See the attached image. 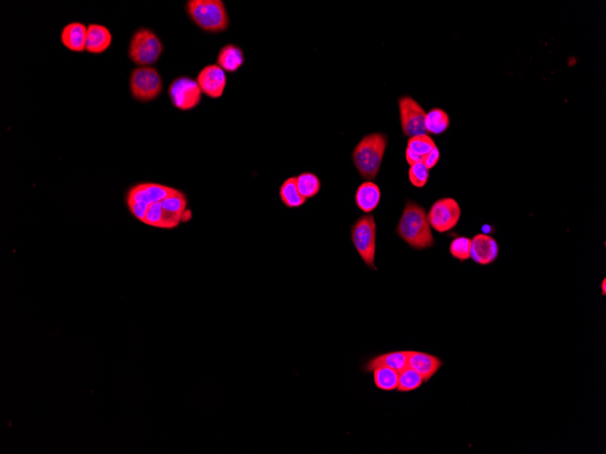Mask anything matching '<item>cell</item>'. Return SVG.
Here are the masks:
<instances>
[{"instance_id": "cell-18", "label": "cell", "mask_w": 606, "mask_h": 454, "mask_svg": "<svg viewBox=\"0 0 606 454\" xmlns=\"http://www.w3.org/2000/svg\"><path fill=\"white\" fill-rule=\"evenodd\" d=\"M280 197L281 201L288 208L301 207L307 201L299 192L296 177H290L281 184Z\"/></svg>"}, {"instance_id": "cell-20", "label": "cell", "mask_w": 606, "mask_h": 454, "mask_svg": "<svg viewBox=\"0 0 606 454\" xmlns=\"http://www.w3.org/2000/svg\"><path fill=\"white\" fill-rule=\"evenodd\" d=\"M373 378L379 390L393 391L399 385L400 373L391 368L377 367L373 370Z\"/></svg>"}, {"instance_id": "cell-25", "label": "cell", "mask_w": 606, "mask_h": 454, "mask_svg": "<svg viewBox=\"0 0 606 454\" xmlns=\"http://www.w3.org/2000/svg\"><path fill=\"white\" fill-rule=\"evenodd\" d=\"M143 185L146 197H148L151 204L161 202L167 196H169L171 193L176 191V189L172 188V187L165 186L163 184L143 183Z\"/></svg>"}, {"instance_id": "cell-27", "label": "cell", "mask_w": 606, "mask_h": 454, "mask_svg": "<svg viewBox=\"0 0 606 454\" xmlns=\"http://www.w3.org/2000/svg\"><path fill=\"white\" fill-rule=\"evenodd\" d=\"M428 178H430V170L425 166L423 162H418V164L410 166L409 179L412 185L418 187V188H422V187L426 185L428 182Z\"/></svg>"}, {"instance_id": "cell-8", "label": "cell", "mask_w": 606, "mask_h": 454, "mask_svg": "<svg viewBox=\"0 0 606 454\" xmlns=\"http://www.w3.org/2000/svg\"><path fill=\"white\" fill-rule=\"evenodd\" d=\"M399 109L404 136L413 137L428 134L425 127L427 113L414 98L400 97Z\"/></svg>"}, {"instance_id": "cell-7", "label": "cell", "mask_w": 606, "mask_h": 454, "mask_svg": "<svg viewBox=\"0 0 606 454\" xmlns=\"http://www.w3.org/2000/svg\"><path fill=\"white\" fill-rule=\"evenodd\" d=\"M461 216V208L458 201L453 198L437 199L428 213V220L431 228L437 232L451 231L458 225Z\"/></svg>"}, {"instance_id": "cell-16", "label": "cell", "mask_w": 606, "mask_h": 454, "mask_svg": "<svg viewBox=\"0 0 606 454\" xmlns=\"http://www.w3.org/2000/svg\"><path fill=\"white\" fill-rule=\"evenodd\" d=\"M87 27L84 24L73 22L66 24L61 33V42L73 52L85 50Z\"/></svg>"}, {"instance_id": "cell-15", "label": "cell", "mask_w": 606, "mask_h": 454, "mask_svg": "<svg viewBox=\"0 0 606 454\" xmlns=\"http://www.w3.org/2000/svg\"><path fill=\"white\" fill-rule=\"evenodd\" d=\"M381 198V189L377 184L370 180L361 184L355 194L357 206L365 213H372L377 208Z\"/></svg>"}, {"instance_id": "cell-2", "label": "cell", "mask_w": 606, "mask_h": 454, "mask_svg": "<svg viewBox=\"0 0 606 454\" xmlns=\"http://www.w3.org/2000/svg\"><path fill=\"white\" fill-rule=\"evenodd\" d=\"M387 143L388 138L385 134L373 133L364 136L355 147L353 164L364 179L372 180L377 178Z\"/></svg>"}, {"instance_id": "cell-17", "label": "cell", "mask_w": 606, "mask_h": 454, "mask_svg": "<svg viewBox=\"0 0 606 454\" xmlns=\"http://www.w3.org/2000/svg\"><path fill=\"white\" fill-rule=\"evenodd\" d=\"M217 63L225 71L237 72L244 63V52L237 45H226L220 50Z\"/></svg>"}, {"instance_id": "cell-32", "label": "cell", "mask_w": 606, "mask_h": 454, "mask_svg": "<svg viewBox=\"0 0 606 454\" xmlns=\"http://www.w3.org/2000/svg\"><path fill=\"white\" fill-rule=\"evenodd\" d=\"M601 288H602L603 295L605 296V293H606V279L605 278H604V281H603V282H602Z\"/></svg>"}, {"instance_id": "cell-14", "label": "cell", "mask_w": 606, "mask_h": 454, "mask_svg": "<svg viewBox=\"0 0 606 454\" xmlns=\"http://www.w3.org/2000/svg\"><path fill=\"white\" fill-rule=\"evenodd\" d=\"M112 35L102 24H90L87 27L85 51L91 54H102L112 44Z\"/></svg>"}, {"instance_id": "cell-29", "label": "cell", "mask_w": 606, "mask_h": 454, "mask_svg": "<svg viewBox=\"0 0 606 454\" xmlns=\"http://www.w3.org/2000/svg\"><path fill=\"white\" fill-rule=\"evenodd\" d=\"M439 150L436 147V148L433 149L432 151L428 152V155H424L423 157H422V162H423V164L428 169V170H430V169L436 166L437 162L439 161Z\"/></svg>"}, {"instance_id": "cell-28", "label": "cell", "mask_w": 606, "mask_h": 454, "mask_svg": "<svg viewBox=\"0 0 606 454\" xmlns=\"http://www.w3.org/2000/svg\"><path fill=\"white\" fill-rule=\"evenodd\" d=\"M164 208L161 202L150 205L143 222L154 228L163 229Z\"/></svg>"}, {"instance_id": "cell-6", "label": "cell", "mask_w": 606, "mask_h": 454, "mask_svg": "<svg viewBox=\"0 0 606 454\" xmlns=\"http://www.w3.org/2000/svg\"><path fill=\"white\" fill-rule=\"evenodd\" d=\"M130 90L134 99L141 102L155 99L163 91L160 73L155 67H137L130 76Z\"/></svg>"}, {"instance_id": "cell-11", "label": "cell", "mask_w": 606, "mask_h": 454, "mask_svg": "<svg viewBox=\"0 0 606 454\" xmlns=\"http://www.w3.org/2000/svg\"><path fill=\"white\" fill-rule=\"evenodd\" d=\"M500 247L491 236L477 234L471 239L470 257L482 266L489 265L498 259Z\"/></svg>"}, {"instance_id": "cell-5", "label": "cell", "mask_w": 606, "mask_h": 454, "mask_svg": "<svg viewBox=\"0 0 606 454\" xmlns=\"http://www.w3.org/2000/svg\"><path fill=\"white\" fill-rule=\"evenodd\" d=\"M163 49V44L155 33L143 27L132 36L128 55L132 62L148 66L157 62Z\"/></svg>"}, {"instance_id": "cell-21", "label": "cell", "mask_w": 606, "mask_h": 454, "mask_svg": "<svg viewBox=\"0 0 606 454\" xmlns=\"http://www.w3.org/2000/svg\"><path fill=\"white\" fill-rule=\"evenodd\" d=\"M297 187L306 199L315 197L320 192L321 183L319 177L311 173H303L296 177Z\"/></svg>"}, {"instance_id": "cell-4", "label": "cell", "mask_w": 606, "mask_h": 454, "mask_svg": "<svg viewBox=\"0 0 606 454\" xmlns=\"http://www.w3.org/2000/svg\"><path fill=\"white\" fill-rule=\"evenodd\" d=\"M377 226L372 214L359 218L351 227V241L361 259L369 268L376 269Z\"/></svg>"}, {"instance_id": "cell-12", "label": "cell", "mask_w": 606, "mask_h": 454, "mask_svg": "<svg viewBox=\"0 0 606 454\" xmlns=\"http://www.w3.org/2000/svg\"><path fill=\"white\" fill-rule=\"evenodd\" d=\"M443 366L442 359L427 353L409 351V367L423 377L428 382Z\"/></svg>"}, {"instance_id": "cell-24", "label": "cell", "mask_w": 606, "mask_h": 454, "mask_svg": "<svg viewBox=\"0 0 606 454\" xmlns=\"http://www.w3.org/2000/svg\"><path fill=\"white\" fill-rule=\"evenodd\" d=\"M436 147V143H435L432 138L428 136V134H426L410 137L407 148L415 152L416 155L423 157L424 155H428V152L432 151Z\"/></svg>"}, {"instance_id": "cell-31", "label": "cell", "mask_w": 606, "mask_h": 454, "mask_svg": "<svg viewBox=\"0 0 606 454\" xmlns=\"http://www.w3.org/2000/svg\"><path fill=\"white\" fill-rule=\"evenodd\" d=\"M491 229H492L491 226L485 225V226H483L482 231L484 232V234L488 235L489 233L491 232Z\"/></svg>"}, {"instance_id": "cell-19", "label": "cell", "mask_w": 606, "mask_h": 454, "mask_svg": "<svg viewBox=\"0 0 606 454\" xmlns=\"http://www.w3.org/2000/svg\"><path fill=\"white\" fill-rule=\"evenodd\" d=\"M451 125V119L446 112L440 108H434L427 113L425 120V127L427 133L431 134H442L448 130Z\"/></svg>"}, {"instance_id": "cell-23", "label": "cell", "mask_w": 606, "mask_h": 454, "mask_svg": "<svg viewBox=\"0 0 606 454\" xmlns=\"http://www.w3.org/2000/svg\"><path fill=\"white\" fill-rule=\"evenodd\" d=\"M425 380L418 372L412 368L407 367L405 370L400 373L399 385L397 390L400 392H409L421 388Z\"/></svg>"}, {"instance_id": "cell-10", "label": "cell", "mask_w": 606, "mask_h": 454, "mask_svg": "<svg viewBox=\"0 0 606 454\" xmlns=\"http://www.w3.org/2000/svg\"><path fill=\"white\" fill-rule=\"evenodd\" d=\"M226 75L225 70L221 69L218 64H210L205 66L197 76V83L201 91L206 96L213 98H220L223 96L226 87Z\"/></svg>"}, {"instance_id": "cell-13", "label": "cell", "mask_w": 606, "mask_h": 454, "mask_svg": "<svg viewBox=\"0 0 606 454\" xmlns=\"http://www.w3.org/2000/svg\"><path fill=\"white\" fill-rule=\"evenodd\" d=\"M409 351H396L379 355L367 362L364 371L370 373L377 367H385L400 373L409 367Z\"/></svg>"}, {"instance_id": "cell-1", "label": "cell", "mask_w": 606, "mask_h": 454, "mask_svg": "<svg viewBox=\"0 0 606 454\" xmlns=\"http://www.w3.org/2000/svg\"><path fill=\"white\" fill-rule=\"evenodd\" d=\"M397 233L415 250H425L433 247L435 244L428 214L421 205L414 201L407 202L397 224Z\"/></svg>"}, {"instance_id": "cell-30", "label": "cell", "mask_w": 606, "mask_h": 454, "mask_svg": "<svg viewBox=\"0 0 606 454\" xmlns=\"http://www.w3.org/2000/svg\"><path fill=\"white\" fill-rule=\"evenodd\" d=\"M406 159L408 162V164L411 166L413 164H418V162H422V156H419L416 155L415 152L410 151L409 149H406Z\"/></svg>"}, {"instance_id": "cell-9", "label": "cell", "mask_w": 606, "mask_h": 454, "mask_svg": "<svg viewBox=\"0 0 606 454\" xmlns=\"http://www.w3.org/2000/svg\"><path fill=\"white\" fill-rule=\"evenodd\" d=\"M168 94L174 106L182 111L194 109L202 99V91L197 81L189 78L174 80Z\"/></svg>"}, {"instance_id": "cell-22", "label": "cell", "mask_w": 606, "mask_h": 454, "mask_svg": "<svg viewBox=\"0 0 606 454\" xmlns=\"http://www.w3.org/2000/svg\"><path fill=\"white\" fill-rule=\"evenodd\" d=\"M162 207L167 213L182 217L185 215L188 207V198L185 193L176 190L161 201Z\"/></svg>"}, {"instance_id": "cell-3", "label": "cell", "mask_w": 606, "mask_h": 454, "mask_svg": "<svg viewBox=\"0 0 606 454\" xmlns=\"http://www.w3.org/2000/svg\"><path fill=\"white\" fill-rule=\"evenodd\" d=\"M186 10L192 20L204 31L219 33L228 29L229 16L221 0H189Z\"/></svg>"}, {"instance_id": "cell-26", "label": "cell", "mask_w": 606, "mask_h": 454, "mask_svg": "<svg viewBox=\"0 0 606 454\" xmlns=\"http://www.w3.org/2000/svg\"><path fill=\"white\" fill-rule=\"evenodd\" d=\"M471 239L467 237H458L451 241L449 251L454 259L466 262L470 259Z\"/></svg>"}]
</instances>
